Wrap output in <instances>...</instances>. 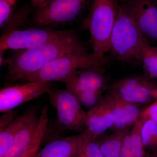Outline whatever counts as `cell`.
Returning a JSON list of instances; mask_svg holds the SVG:
<instances>
[{"mask_svg":"<svg viewBox=\"0 0 157 157\" xmlns=\"http://www.w3.org/2000/svg\"><path fill=\"white\" fill-rule=\"evenodd\" d=\"M82 46L74 32L50 42L20 50L7 60L8 77L14 81L24 79L56 58Z\"/></svg>","mask_w":157,"mask_h":157,"instance_id":"1","label":"cell"},{"mask_svg":"<svg viewBox=\"0 0 157 157\" xmlns=\"http://www.w3.org/2000/svg\"><path fill=\"white\" fill-rule=\"evenodd\" d=\"M117 10L115 0H93L85 20L90 36L93 53L103 63L104 54L110 50V36Z\"/></svg>","mask_w":157,"mask_h":157,"instance_id":"2","label":"cell"},{"mask_svg":"<svg viewBox=\"0 0 157 157\" xmlns=\"http://www.w3.org/2000/svg\"><path fill=\"white\" fill-rule=\"evenodd\" d=\"M144 37L124 7H118L115 22L111 33L109 48L119 60L140 63Z\"/></svg>","mask_w":157,"mask_h":157,"instance_id":"3","label":"cell"},{"mask_svg":"<svg viewBox=\"0 0 157 157\" xmlns=\"http://www.w3.org/2000/svg\"><path fill=\"white\" fill-rule=\"evenodd\" d=\"M103 63L94 54L89 53L81 46L52 60L38 72L24 79L29 82H61L76 70L100 67Z\"/></svg>","mask_w":157,"mask_h":157,"instance_id":"4","label":"cell"},{"mask_svg":"<svg viewBox=\"0 0 157 157\" xmlns=\"http://www.w3.org/2000/svg\"><path fill=\"white\" fill-rule=\"evenodd\" d=\"M48 94L51 104L56 109L59 123L63 128L79 133L86 129V112L73 93L66 89L52 90Z\"/></svg>","mask_w":157,"mask_h":157,"instance_id":"5","label":"cell"},{"mask_svg":"<svg viewBox=\"0 0 157 157\" xmlns=\"http://www.w3.org/2000/svg\"><path fill=\"white\" fill-rule=\"evenodd\" d=\"M89 0H50L38 9L34 23L39 26H51L71 22L78 17Z\"/></svg>","mask_w":157,"mask_h":157,"instance_id":"6","label":"cell"},{"mask_svg":"<svg viewBox=\"0 0 157 157\" xmlns=\"http://www.w3.org/2000/svg\"><path fill=\"white\" fill-rule=\"evenodd\" d=\"M73 31L51 28L14 30L3 34L0 39V50H24L67 36Z\"/></svg>","mask_w":157,"mask_h":157,"instance_id":"7","label":"cell"},{"mask_svg":"<svg viewBox=\"0 0 157 157\" xmlns=\"http://www.w3.org/2000/svg\"><path fill=\"white\" fill-rule=\"evenodd\" d=\"M52 90L50 82L28 83L3 88L0 90V112L6 113L28 101L40 98Z\"/></svg>","mask_w":157,"mask_h":157,"instance_id":"8","label":"cell"},{"mask_svg":"<svg viewBox=\"0 0 157 157\" xmlns=\"http://www.w3.org/2000/svg\"><path fill=\"white\" fill-rule=\"evenodd\" d=\"M154 84L144 77H128L116 81L109 92L124 101L135 104H146L155 101Z\"/></svg>","mask_w":157,"mask_h":157,"instance_id":"9","label":"cell"},{"mask_svg":"<svg viewBox=\"0 0 157 157\" xmlns=\"http://www.w3.org/2000/svg\"><path fill=\"white\" fill-rule=\"evenodd\" d=\"M124 7L144 38L157 40V1L131 0Z\"/></svg>","mask_w":157,"mask_h":157,"instance_id":"10","label":"cell"},{"mask_svg":"<svg viewBox=\"0 0 157 157\" xmlns=\"http://www.w3.org/2000/svg\"><path fill=\"white\" fill-rule=\"evenodd\" d=\"M99 68L79 69L61 82L66 84V89L73 94L87 91L103 92L106 87V81Z\"/></svg>","mask_w":157,"mask_h":157,"instance_id":"11","label":"cell"},{"mask_svg":"<svg viewBox=\"0 0 157 157\" xmlns=\"http://www.w3.org/2000/svg\"><path fill=\"white\" fill-rule=\"evenodd\" d=\"M87 121L86 131L95 139L104 135L111 129L114 123V118L109 101L106 96L96 106L86 112Z\"/></svg>","mask_w":157,"mask_h":157,"instance_id":"12","label":"cell"},{"mask_svg":"<svg viewBox=\"0 0 157 157\" xmlns=\"http://www.w3.org/2000/svg\"><path fill=\"white\" fill-rule=\"evenodd\" d=\"M114 118L112 132L132 127L140 118V110L137 104L129 103L109 93L106 95Z\"/></svg>","mask_w":157,"mask_h":157,"instance_id":"13","label":"cell"},{"mask_svg":"<svg viewBox=\"0 0 157 157\" xmlns=\"http://www.w3.org/2000/svg\"><path fill=\"white\" fill-rule=\"evenodd\" d=\"M85 131L78 135L51 141L38 152L36 157H76L86 137Z\"/></svg>","mask_w":157,"mask_h":157,"instance_id":"14","label":"cell"},{"mask_svg":"<svg viewBox=\"0 0 157 157\" xmlns=\"http://www.w3.org/2000/svg\"><path fill=\"white\" fill-rule=\"evenodd\" d=\"M36 115V109H29L0 130V157H4L7 153L17 132Z\"/></svg>","mask_w":157,"mask_h":157,"instance_id":"15","label":"cell"},{"mask_svg":"<svg viewBox=\"0 0 157 157\" xmlns=\"http://www.w3.org/2000/svg\"><path fill=\"white\" fill-rule=\"evenodd\" d=\"M39 117L36 116L17 132L13 143L3 157H21L30 146L39 124Z\"/></svg>","mask_w":157,"mask_h":157,"instance_id":"16","label":"cell"},{"mask_svg":"<svg viewBox=\"0 0 157 157\" xmlns=\"http://www.w3.org/2000/svg\"><path fill=\"white\" fill-rule=\"evenodd\" d=\"M130 128L104 135L97 139L103 157H120L123 139Z\"/></svg>","mask_w":157,"mask_h":157,"instance_id":"17","label":"cell"},{"mask_svg":"<svg viewBox=\"0 0 157 157\" xmlns=\"http://www.w3.org/2000/svg\"><path fill=\"white\" fill-rule=\"evenodd\" d=\"M140 63L149 77L157 78V47L150 45L144 38L141 44Z\"/></svg>","mask_w":157,"mask_h":157,"instance_id":"18","label":"cell"},{"mask_svg":"<svg viewBox=\"0 0 157 157\" xmlns=\"http://www.w3.org/2000/svg\"><path fill=\"white\" fill-rule=\"evenodd\" d=\"M142 124L143 121L139 118L130 131L128 147L131 157H144L145 155L140 134Z\"/></svg>","mask_w":157,"mask_h":157,"instance_id":"19","label":"cell"},{"mask_svg":"<svg viewBox=\"0 0 157 157\" xmlns=\"http://www.w3.org/2000/svg\"><path fill=\"white\" fill-rule=\"evenodd\" d=\"M141 139L144 149L152 151L157 150V123L151 120L143 121L141 128Z\"/></svg>","mask_w":157,"mask_h":157,"instance_id":"20","label":"cell"},{"mask_svg":"<svg viewBox=\"0 0 157 157\" xmlns=\"http://www.w3.org/2000/svg\"><path fill=\"white\" fill-rule=\"evenodd\" d=\"M48 119L45 116L39 118V124L34 134L33 139L30 146L21 157H36L39 146L45 135L47 128Z\"/></svg>","mask_w":157,"mask_h":157,"instance_id":"21","label":"cell"},{"mask_svg":"<svg viewBox=\"0 0 157 157\" xmlns=\"http://www.w3.org/2000/svg\"><path fill=\"white\" fill-rule=\"evenodd\" d=\"M102 91H87L80 92L74 94L81 105L87 109V111L92 109L102 100Z\"/></svg>","mask_w":157,"mask_h":157,"instance_id":"22","label":"cell"},{"mask_svg":"<svg viewBox=\"0 0 157 157\" xmlns=\"http://www.w3.org/2000/svg\"><path fill=\"white\" fill-rule=\"evenodd\" d=\"M86 132V137L79 155L82 157H103L97 139H94Z\"/></svg>","mask_w":157,"mask_h":157,"instance_id":"23","label":"cell"},{"mask_svg":"<svg viewBox=\"0 0 157 157\" xmlns=\"http://www.w3.org/2000/svg\"><path fill=\"white\" fill-rule=\"evenodd\" d=\"M18 0H0V26L6 25L12 15V9Z\"/></svg>","mask_w":157,"mask_h":157,"instance_id":"24","label":"cell"},{"mask_svg":"<svg viewBox=\"0 0 157 157\" xmlns=\"http://www.w3.org/2000/svg\"><path fill=\"white\" fill-rule=\"evenodd\" d=\"M139 118L143 121L151 120L157 123V100H155L149 106L141 110Z\"/></svg>","mask_w":157,"mask_h":157,"instance_id":"25","label":"cell"},{"mask_svg":"<svg viewBox=\"0 0 157 157\" xmlns=\"http://www.w3.org/2000/svg\"><path fill=\"white\" fill-rule=\"evenodd\" d=\"M5 114L3 115L1 117L0 121V129L2 130L5 127L8 125L11 122L16 116V112L13 110H11L9 112L5 113Z\"/></svg>","mask_w":157,"mask_h":157,"instance_id":"26","label":"cell"},{"mask_svg":"<svg viewBox=\"0 0 157 157\" xmlns=\"http://www.w3.org/2000/svg\"><path fill=\"white\" fill-rule=\"evenodd\" d=\"M50 0H31L32 4L38 9H41L46 6Z\"/></svg>","mask_w":157,"mask_h":157,"instance_id":"27","label":"cell"},{"mask_svg":"<svg viewBox=\"0 0 157 157\" xmlns=\"http://www.w3.org/2000/svg\"><path fill=\"white\" fill-rule=\"evenodd\" d=\"M144 157H157V151H152L151 152L145 153Z\"/></svg>","mask_w":157,"mask_h":157,"instance_id":"28","label":"cell"},{"mask_svg":"<svg viewBox=\"0 0 157 157\" xmlns=\"http://www.w3.org/2000/svg\"><path fill=\"white\" fill-rule=\"evenodd\" d=\"M154 97L155 100H157V88L154 91Z\"/></svg>","mask_w":157,"mask_h":157,"instance_id":"29","label":"cell"},{"mask_svg":"<svg viewBox=\"0 0 157 157\" xmlns=\"http://www.w3.org/2000/svg\"><path fill=\"white\" fill-rule=\"evenodd\" d=\"M76 157H82L81 156H80V155H79V154H78V155Z\"/></svg>","mask_w":157,"mask_h":157,"instance_id":"30","label":"cell"},{"mask_svg":"<svg viewBox=\"0 0 157 157\" xmlns=\"http://www.w3.org/2000/svg\"><path fill=\"white\" fill-rule=\"evenodd\" d=\"M156 1H157V0H156Z\"/></svg>","mask_w":157,"mask_h":157,"instance_id":"31","label":"cell"}]
</instances>
